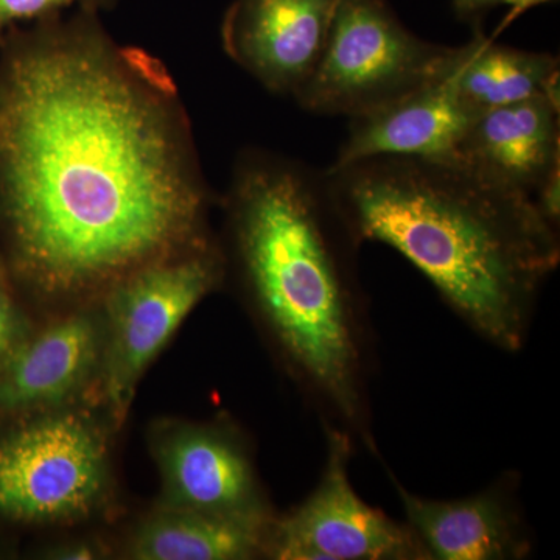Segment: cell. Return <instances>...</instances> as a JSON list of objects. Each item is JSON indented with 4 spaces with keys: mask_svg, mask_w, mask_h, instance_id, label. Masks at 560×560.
I'll return each instance as SVG.
<instances>
[{
    "mask_svg": "<svg viewBox=\"0 0 560 560\" xmlns=\"http://www.w3.org/2000/svg\"><path fill=\"white\" fill-rule=\"evenodd\" d=\"M97 13L13 28L0 44V231L11 275L44 300L105 296L215 243L178 84Z\"/></svg>",
    "mask_w": 560,
    "mask_h": 560,
    "instance_id": "6da1fadb",
    "label": "cell"
},
{
    "mask_svg": "<svg viewBox=\"0 0 560 560\" xmlns=\"http://www.w3.org/2000/svg\"><path fill=\"white\" fill-rule=\"evenodd\" d=\"M230 250L254 311L324 425L377 455L374 345L357 256L326 171L243 150L224 197Z\"/></svg>",
    "mask_w": 560,
    "mask_h": 560,
    "instance_id": "7a4b0ae2",
    "label": "cell"
},
{
    "mask_svg": "<svg viewBox=\"0 0 560 560\" xmlns=\"http://www.w3.org/2000/svg\"><path fill=\"white\" fill-rule=\"evenodd\" d=\"M326 173L360 245L396 249L471 330L522 350L560 261L559 231L528 195L455 160L378 156Z\"/></svg>",
    "mask_w": 560,
    "mask_h": 560,
    "instance_id": "3957f363",
    "label": "cell"
},
{
    "mask_svg": "<svg viewBox=\"0 0 560 560\" xmlns=\"http://www.w3.org/2000/svg\"><path fill=\"white\" fill-rule=\"evenodd\" d=\"M453 50L408 31L388 0H338L319 60L293 98L308 113L350 119L436 80Z\"/></svg>",
    "mask_w": 560,
    "mask_h": 560,
    "instance_id": "277c9868",
    "label": "cell"
},
{
    "mask_svg": "<svg viewBox=\"0 0 560 560\" xmlns=\"http://www.w3.org/2000/svg\"><path fill=\"white\" fill-rule=\"evenodd\" d=\"M108 480L102 431L79 412L21 416L0 430V517L80 521L97 510Z\"/></svg>",
    "mask_w": 560,
    "mask_h": 560,
    "instance_id": "5b68a950",
    "label": "cell"
},
{
    "mask_svg": "<svg viewBox=\"0 0 560 560\" xmlns=\"http://www.w3.org/2000/svg\"><path fill=\"white\" fill-rule=\"evenodd\" d=\"M224 268L223 253L213 243L142 268L105 294L103 393L114 422L125 419L143 372L195 305L220 285Z\"/></svg>",
    "mask_w": 560,
    "mask_h": 560,
    "instance_id": "8992f818",
    "label": "cell"
},
{
    "mask_svg": "<svg viewBox=\"0 0 560 560\" xmlns=\"http://www.w3.org/2000/svg\"><path fill=\"white\" fill-rule=\"evenodd\" d=\"M326 463L300 506L272 522L267 558L278 560H430L407 522L366 503L350 481L353 438L324 425Z\"/></svg>",
    "mask_w": 560,
    "mask_h": 560,
    "instance_id": "52a82bcc",
    "label": "cell"
},
{
    "mask_svg": "<svg viewBox=\"0 0 560 560\" xmlns=\"http://www.w3.org/2000/svg\"><path fill=\"white\" fill-rule=\"evenodd\" d=\"M338 0H235L221 24V44L238 68L278 95L311 79Z\"/></svg>",
    "mask_w": 560,
    "mask_h": 560,
    "instance_id": "ba28073f",
    "label": "cell"
},
{
    "mask_svg": "<svg viewBox=\"0 0 560 560\" xmlns=\"http://www.w3.org/2000/svg\"><path fill=\"white\" fill-rule=\"evenodd\" d=\"M388 475L430 560L529 558L533 539L518 503L517 478L504 477L464 499L433 500L416 495Z\"/></svg>",
    "mask_w": 560,
    "mask_h": 560,
    "instance_id": "9c48e42d",
    "label": "cell"
},
{
    "mask_svg": "<svg viewBox=\"0 0 560 560\" xmlns=\"http://www.w3.org/2000/svg\"><path fill=\"white\" fill-rule=\"evenodd\" d=\"M156 453L164 480L162 508L271 514L248 452L231 431L187 427L164 438Z\"/></svg>",
    "mask_w": 560,
    "mask_h": 560,
    "instance_id": "30bf717a",
    "label": "cell"
},
{
    "mask_svg": "<svg viewBox=\"0 0 560 560\" xmlns=\"http://www.w3.org/2000/svg\"><path fill=\"white\" fill-rule=\"evenodd\" d=\"M477 110L460 102L444 77L378 108L350 117L331 168L378 156L455 160Z\"/></svg>",
    "mask_w": 560,
    "mask_h": 560,
    "instance_id": "8fae6325",
    "label": "cell"
},
{
    "mask_svg": "<svg viewBox=\"0 0 560 560\" xmlns=\"http://www.w3.org/2000/svg\"><path fill=\"white\" fill-rule=\"evenodd\" d=\"M560 106L550 95L481 110L460 139L456 161L533 197L560 168Z\"/></svg>",
    "mask_w": 560,
    "mask_h": 560,
    "instance_id": "7c38bea8",
    "label": "cell"
},
{
    "mask_svg": "<svg viewBox=\"0 0 560 560\" xmlns=\"http://www.w3.org/2000/svg\"><path fill=\"white\" fill-rule=\"evenodd\" d=\"M101 331L90 315L69 316L28 335L0 370V420L50 411L90 377Z\"/></svg>",
    "mask_w": 560,
    "mask_h": 560,
    "instance_id": "4fadbf2b",
    "label": "cell"
},
{
    "mask_svg": "<svg viewBox=\"0 0 560 560\" xmlns=\"http://www.w3.org/2000/svg\"><path fill=\"white\" fill-rule=\"evenodd\" d=\"M272 514H223L162 508L131 544L140 560H246L267 556Z\"/></svg>",
    "mask_w": 560,
    "mask_h": 560,
    "instance_id": "5bb4252c",
    "label": "cell"
},
{
    "mask_svg": "<svg viewBox=\"0 0 560 560\" xmlns=\"http://www.w3.org/2000/svg\"><path fill=\"white\" fill-rule=\"evenodd\" d=\"M442 77L477 113L540 95L559 98L558 57L501 46L486 38L480 27L470 43L455 47Z\"/></svg>",
    "mask_w": 560,
    "mask_h": 560,
    "instance_id": "9a60e30c",
    "label": "cell"
},
{
    "mask_svg": "<svg viewBox=\"0 0 560 560\" xmlns=\"http://www.w3.org/2000/svg\"><path fill=\"white\" fill-rule=\"evenodd\" d=\"M117 0H0V44L7 33L22 22L46 21L61 16L72 5L101 11L116 5Z\"/></svg>",
    "mask_w": 560,
    "mask_h": 560,
    "instance_id": "2e32d148",
    "label": "cell"
},
{
    "mask_svg": "<svg viewBox=\"0 0 560 560\" xmlns=\"http://www.w3.org/2000/svg\"><path fill=\"white\" fill-rule=\"evenodd\" d=\"M28 337L27 324L5 290V283L0 282V370Z\"/></svg>",
    "mask_w": 560,
    "mask_h": 560,
    "instance_id": "e0dca14e",
    "label": "cell"
},
{
    "mask_svg": "<svg viewBox=\"0 0 560 560\" xmlns=\"http://www.w3.org/2000/svg\"><path fill=\"white\" fill-rule=\"evenodd\" d=\"M544 2H548V0H452L456 16L460 21L470 22L475 28L480 27L485 14L497 7L511 5L522 10Z\"/></svg>",
    "mask_w": 560,
    "mask_h": 560,
    "instance_id": "ac0fdd59",
    "label": "cell"
},
{
    "mask_svg": "<svg viewBox=\"0 0 560 560\" xmlns=\"http://www.w3.org/2000/svg\"><path fill=\"white\" fill-rule=\"evenodd\" d=\"M94 550L88 545H75V547L62 548L60 551H55L54 558L57 559H91L94 558Z\"/></svg>",
    "mask_w": 560,
    "mask_h": 560,
    "instance_id": "d6986e66",
    "label": "cell"
},
{
    "mask_svg": "<svg viewBox=\"0 0 560 560\" xmlns=\"http://www.w3.org/2000/svg\"><path fill=\"white\" fill-rule=\"evenodd\" d=\"M0 280H3V282H5V270H3L2 261H0Z\"/></svg>",
    "mask_w": 560,
    "mask_h": 560,
    "instance_id": "ffe728a7",
    "label": "cell"
},
{
    "mask_svg": "<svg viewBox=\"0 0 560 560\" xmlns=\"http://www.w3.org/2000/svg\"><path fill=\"white\" fill-rule=\"evenodd\" d=\"M0 282H3V280H0ZM3 283H5V282H3Z\"/></svg>",
    "mask_w": 560,
    "mask_h": 560,
    "instance_id": "44dd1931",
    "label": "cell"
}]
</instances>
